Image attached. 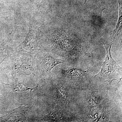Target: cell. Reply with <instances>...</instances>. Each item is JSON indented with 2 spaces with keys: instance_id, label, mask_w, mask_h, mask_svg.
<instances>
[{
  "instance_id": "obj_1",
  "label": "cell",
  "mask_w": 122,
  "mask_h": 122,
  "mask_svg": "<svg viewBox=\"0 0 122 122\" xmlns=\"http://www.w3.org/2000/svg\"><path fill=\"white\" fill-rule=\"evenodd\" d=\"M104 46L107 52L106 58L100 72L94 77L103 79L110 84L114 81L120 82L122 79V68L112 56V44H104Z\"/></svg>"
},
{
  "instance_id": "obj_2",
  "label": "cell",
  "mask_w": 122,
  "mask_h": 122,
  "mask_svg": "<svg viewBox=\"0 0 122 122\" xmlns=\"http://www.w3.org/2000/svg\"><path fill=\"white\" fill-rule=\"evenodd\" d=\"M39 40V31L34 26L30 25L28 34L21 45L25 50L33 51L37 47Z\"/></svg>"
},
{
  "instance_id": "obj_3",
  "label": "cell",
  "mask_w": 122,
  "mask_h": 122,
  "mask_svg": "<svg viewBox=\"0 0 122 122\" xmlns=\"http://www.w3.org/2000/svg\"><path fill=\"white\" fill-rule=\"evenodd\" d=\"M64 61L57 59L52 56L47 55L44 57L42 64L47 72L50 73L52 69L60 63H64Z\"/></svg>"
},
{
  "instance_id": "obj_4",
  "label": "cell",
  "mask_w": 122,
  "mask_h": 122,
  "mask_svg": "<svg viewBox=\"0 0 122 122\" xmlns=\"http://www.w3.org/2000/svg\"><path fill=\"white\" fill-rule=\"evenodd\" d=\"M87 72L88 71H83L81 70L74 68L63 71L64 74L67 77L71 80L76 81L80 80L83 78Z\"/></svg>"
},
{
  "instance_id": "obj_5",
  "label": "cell",
  "mask_w": 122,
  "mask_h": 122,
  "mask_svg": "<svg viewBox=\"0 0 122 122\" xmlns=\"http://www.w3.org/2000/svg\"><path fill=\"white\" fill-rule=\"evenodd\" d=\"M119 17L115 29H114L112 34L111 37L114 38L117 37L119 35L122 34V3L119 2Z\"/></svg>"
},
{
  "instance_id": "obj_6",
  "label": "cell",
  "mask_w": 122,
  "mask_h": 122,
  "mask_svg": "<svg viewBox=\"0 0 122 122\" xmlns=\"http://www.w3.org/2000/svg\"><path fill=\"white\" fill-rule=\"evenodd\" d=\"M37 86L36 87H35L29 88L26 87V86L23 83L19 82L17 83V85L15 86V89L16 91L20 93H28L35 91L36 90Z\"/></svg>"
},
{
  "instance_id": "obj_7",
  "label": "cell",
  "mask_w": 122,
  "mask_h": 122,
  "mask_svg": "<svg viewBox=\"0 0 122 122\" xmlns=\"http://www.w3.org/2000/svg\"><path fill=\"white\" fill-rule=\"evenodd\" d=\"M93 95H92L91 97L90 98L89 102L91 109L94 107H96L98 106L100 96L95 92Z\"/></svg>"
},
{
  "instance_id": "obj_8",
  "label": "cell",
  "mask_w": 122,
  "mask_h": 122,
  "mask_svg": "<svg viewBox=\"0 0 122 122\" xmlns=\"http://www.w3.org/2000/svg\"><path fill=\"white\" fill-rule=\"evenodd\" d=\"M57 92L58 96L61 101L64 103L67 102L68 96L67 92L66 91L65 88L62 86H61L58 89Z\"/></svg>"
}]
</instances>
